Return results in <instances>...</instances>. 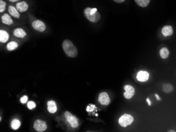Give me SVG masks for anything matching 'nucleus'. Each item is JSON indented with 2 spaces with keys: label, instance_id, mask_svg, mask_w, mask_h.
<instances>
[{
  "label": "nucleus",
  "instance_id": "nucleus-1",
  "mask_svg": "<svg viewBox=\"0 0 176 132\" xmlns=\"http://www.w3.org/2000/svg\"><path fill=\"white\" fill-rule=\"evenodd\" d=\"M62 47L66 55L69 57H76L78 55V50L72 42L69 39H65L62 44Z\"/></svg>",
  "mask_w": 176,
  "mask_h": 132
},
{
  "label": "nucleus",
  "instance_id": "nucleus-2",
  "mask_svg": "<svg viewBox=\"0 0 176 132\" xmlns=\"http://www.w3.org/2000/svg\"><path fill=\"white\" fill-rule=\"evenodd\" d=\"M90 9H91L90 7H86L85 9L83 12V14L85 17L91 22H98L101 19V15H100V13L97 11L95 14H91L90 13Z\"/></svg>",
  "mask_w": 176,
  "mask_h": 132
},
{
  "label": "nucleus",
  "instance_id": "nucleus-3",
  "mask_svg": "<svg viewBox=\"0 0 176 132\" xmlns=\"http://www.w3.org/2000/svg\"><path fill=\"white\" fill-rule=\"evenodd\" d=\"M134 121V118L131 115L124 114L119 119V125L121 126L126 127L128 125H131Z\"/></svg>",
  "mask_w": 176,
  "mask_h": 132
},
{
  "label": "nucleus",
  "instance_id": "nucleus-4",
  "mask_svg": "<svg viewBox=\"0 0 176 132\" xmlns=\"http://www.w3.org/2000/svg\"><path fill=\"white\" fill-rule=\"evenodd\" d=\"M64 114L65 118H66L67 122L70 124V125H71V127L73 128H76L79 126V124L76 117L73 115L70 112L68 111L66 112Z\"/></svg>",
  "mask_w": 176,
  "mask_h": 132
},
{
  "label": "nucleus",
  "instance_id": "nucleus-5",
  "mask_svg": "<svg viewBox=\"0 0 176 132\" xmlns=\"http://www.w3.org/2000/svg\"><path fill=\"white\" fill-rule=\"evenodd\" d=\"M33 128L35 130L38 132H44L47 129V125L46 122L41 120H37L35 121L33 125Z\"/></svg>",
  "mask_w": 176,
  "mask_h": 132
},
{
  "label": "nucleus",
  "instance_id": "nucleus-6",
  "mask_svg": "<svg viewBox=\"0 0 176 132\" xmlns=\"http://www.w3.org/2000/svg\"><path fill=\"white\" fill-rule=\"evenodd\" d=\"M125 92L123 93V96L126 99H130L135 95V89L132 86L126 85L124 86Z\"/></svg>",
  "mask_w": 176,
  "mask_h": 132
},
{
  "label": "nucleus",
  "instance_id": "nucleus-7",
  "mask_svg": "<svg viewBox=\"0 0 176 132\" xmlns=\"http://www.w3.org/2000/svg\"><path fill=\"white\" fill-rule=\"evenodd\" d=\"M98 101L101 104L103 105H108L110 103V99L107 93L102 92L99 94Z\"/></svg>",
  "mask_w": 176,
  "mask_h": 132
},
{
  "label": "nucleus",
  "instance_id": "nucleus-8",
  "mask_svg": "<svg viewBox=\"0 0 176 132\" xmlns=\"http://www.w3.org/2000/svg\"><path fill=\"white\" fill-rule=\"evenodd\" d=\"M32 25L34 29L41 32H43L46 29V26L44 23L40 20H35L33 21Z\"/></svg>",
  "mask_w": 176,
  "mask_h": 132
},
{
  "label": "nucleus",
  "instance_id": "nucleus-9",
  "mask_svg": "<svg viewBox=\"0 0 176 132\" xmlns=\"http://www.w3.org/2000/svg\"><path fill=\"white\" fill-rule=\"evenodd\" d=\"M137 78L138 81L144 82L148 81L149 78V74L146 71H140L138 72Z\"/></svg>",
  "mask_w": 176,
  "mask_h": 132
},
{
  "label": "nucleus",
  "instance_id": "nucleus-10",
  "mask_svg": "<svg viewBox=\"0 0 176 132\" xmlns=\"http://www.w3.org/2000/svg\"><path fill=\"white\" fill-rule=\"evenodd\" d=\"M29 8L28 4L26 3L25 1L23 2H19L16 4V9H17V10L20 13L25 12L28 10Z\"/></svg>",
  "mask_w": 176,
  "mask_h": 132
},
{
  "label": "nucleus",
  "instance_id": "nucleus-11",
  "mask_svg": "<svg viewBox=\"0 0 176 132\" xmlns=\"http://www.w3.org/2000/svg\"><path fill=\"white\" fill-rule=\"evenodd\" d=\"M162 34L164 37L167 36H171L173 34V29L172 26L170 25L164 26V28H162L161 31Z\"/></svg>",
  "mask_w": 176,
  "mask_h": 132
},
{
  "label": "nucleus",
  "instance_id": "nucleus-12",
  "mask_svg": "<svg viewBox=\"0 0 176 132\" xmlns=\"http://www.w3.org/2000/svg\"><path fill=\"white\" fill-rule=\"evenodd\" d=\"M48 110L50 113H55L57 111V107L54 101H50L48 102Z\"/></svg>",
  "mask_w": 176,
  "mask_h": 132
},
{
  "label": "nucleus",
  "instance_id": "nucleus-13",
  "mask_svg": "<svg viewBox=\"0 0 176 132\" xmlns=\"http://www.w3.org/2000/svg\"><path fill=\"white\" fill-rule=\"evenodd\" d=\"M8 12H9L11 16H12L17 18V19L20 18V14L19 13V11L13 6H12V5L9 6V7H8Z\"/></svg>",
  "mask_w": 176,
  "mask_h": 132
},
{
  "label": "nucleus",
  "instance_id": "nucleus-14",
  "mask_svg": "<svg viewBox=\"0 0 176 132\" xmlns=\"http://www.w3.org/2000/svg\"><path fill=\"white\" fill-rule=\"evenodd\" d=\"M9 34L6 31L4 30L0 31V42L1 43H6L8 41Z\"/></svg>",
  "mask_w": 176,
  "mask_h": 132
},
{
  "label": "nucleus",
  "instance_id": "nucleus-15",
  "mask_svg": "<svg viewBox=\"0 0 176 132\" xmlns=\"http://www.w3.org/2000/svg\"><path fill=\"white\" fill-rule=\"evenodd\" d=\"M2 21L4 24L9 25H11L13 23L10 16L7 13H5L2 16Z\"/></svg>",
  "mask_w": 176,
  "mask_h": 132
},
{
  "label": "nucleus",
  "instance_id": "nucleus-16",
  "mask_svg": "<svg viewBox=\"0 0 176 132\" xmlns=\"http://www.w3.org/2000/svg\"><path fill=\"white\" fill-rule=\"evenodd\" d=\"M174 90V86L170 83H166L162 85V91L165 93H171Z\"/></svg>",
  "mask_w": 176,
  "mask_h": 132
},
{
  "label": "nucleus",
  "instance_id": "nucleus-17",
  "mask_svg": "<svg viewBox=\"0 0 176 132\" xmlns=\"http://www.w3.org/2000/svg\"><path fill=\"white\" fill-rule=\"evenodd\" d=\"M13 34L16 37L20 38H24V36H26V35L25 32L23 30L20 29V28L15 30Z\"/></svg>",
  "mask_w": 176,
  "mask_h": 132
},
{
  "label": "nucleus",
  "instance_id": "nucleus-18",
  "mask_svg": "<svg viewBox=\"0 0 176 132\" xmlns=\"http://www.w3.org/2000/svg\"><path fill=\"white\" fill-rule=\"evenodd\" d=\"M137 4L140 7H146L149 5L150 0H134Z\"/></svg>",
  "mask_w": 176,
  "mask_h": 132
},
{
  "label": "nucleus",
  "instance_id": "nucleus-19",
  "mask_svg": "<svg viewBox=\"0 0 176 132\" xmlns=\"http://www.w3.org/2000/svg\"><path fill=\"white\" fill-rule=\"evenodd\" d=\"M169 50H168L167 48H163L160 51V55L163 59L167 58L169 57Z\"/></svg>",
  "mask_w": 176,
  "mask_h": 132
},
{
  "label": "nucleus",
  "instance_id": "nucleus-20",
  "mask_svg": "<svg viewBox=\"0 0 176 132\" xmlns=\"http://www.w3.org/2000/svg\"><path fill=\"white\" fill-rule=\"evenodd\" d=\"M11 126L13 130H17L19 129L20 126H21V122L19 120L17 119H14L12 121L11 124Z\"/></svg>",
  "mask_w": 176,
  "mask_h": 132
},
{
  "label": "nucleus",
  "instance_id": "nucleus-21",
  "mask_svg": "<svg viewBox=\"0 0 176 132\" xmlns=\"http://www.w3.org/2000/svg\"><path fill=\"white\" fill-rule=\"evenodd\" d=\"M18 47V44L16 42L12 41L9 42L7 45V50L9 51H12L13 50H15Z\"/></svg>",
  "mask_w": 176,
  "mask_h": 132
},
{
  "label": "nucleus",
  "instance_id": "nucleus-22",
  "mask_svg": "<svg viewBox=\"0 0 176 132\" xmlns=\"http://www.w3.org/2000/svg\"><path fill=\"white\" fill-rule=\"evenodd\" d=\"M6 3L2 0H0V12H3L5 11Z\"/></svg>",
  "mask_w": 176,
  "mask_h": 132
},
{
  "label": "nucleus",
  "instance_id": "nucleus-23",
  "mask_svg": "<svg viewBox=\"0 0 176 132\" xmlns=\"http://www.w3.org/2000/svg\"><path fill=\"white\" fill-rule=\"evenodd\" d=\"M36 107V104L33 101H30L28 103V107L30 110H32Z\"/></svg>",
  "mask_w": 176,
  "mask_h": 132
},
{
  "label": "nucleus",
  "instance_id": "nucleus-24",
  "mask_svg": "<svg viewBox=\"0 0 176 132\" xmlns=\"http://www.w3.org/2000/svg\"><path fill=\"white\" fill-rule=\"evenodd\" d=\"M27 101H28V96H25V95L22 96L21 98V100H20L21 103H23V104L26 103Z\"/></svg>",
  "mask_w": 176,
  "mask_h": 132
},
{
  "label": "nucleus",
  "instance_id": "nucleus-25",
  "mask_svg": "<svg viewBox=\"0 0 176 132\" xmlns=\"http://www.w3.org/2000/svg\"><path fill=\"white\" fill-rule=\"evenodd\" d=\"M112 1H113L114 2L117 3H121L124 2L126 0H112Z\"/></svg>",
  "mask_w": 176,
  "mask_h": 132
},
{
  "label": "nucleus",
  "instance_id": "nucleus-26",
  "mask_svg": "<svg viewBox=\"0 0 176 132\" xmlns=\"http://www.w3.org/2000/svg\"><path fill=\"white\" fill-rule=\"evenodd\" d=\"M147 101L148 103L149 106H150L151 105V101H150V100H149V98H147Z\"/></svg>",
  "mask_w": 176,
  "mask_h": 132
},
{
  "label": "nucleus",
  "instance_id": "nucleus-27",
  "mask_svg": "<svg viewBox=\"0 0 176 132\" xmlns=\"http://www.w3.org/2000/svg\"><path fill=\"white\" fill-rule=\"evenodd\" d=\"M155 96L157 97V99L158 100H160V98L158 96V94H155Z\"/></svg>",
  "mask_w": 176,
  "mask_h": 132
},
{
  "label": "nucleus",
  "instance_id": "nucleus-28",
  "mask_svg": "<svg viewBox=\"0 0 176 132\" xmlns=\"http://www.w3.org/2000/svg\"><path fill=\"white\" fill-rule=\"evenodd\" d=\"M9 1L11 2H16L17 1H19V0H9Z\"/></svg>",
  "mask_w": 176,
  "mask_h": 132
},
{
  "label": "nucleus",
  "instance_id": "nucleus-29",
  "mask_svg": "<svg viewBox=\"0 0 176 132\" xmlns=\"http://www.w3.org/2000/svg\"><path fill=\"white\" fill-rule=\"evenodd\" d=\"M168 132H176V131H174V130H169V131H168Z\"/></svg>",
  "mask_w": 176,
  "mask_h": 132
}]
</instances>
